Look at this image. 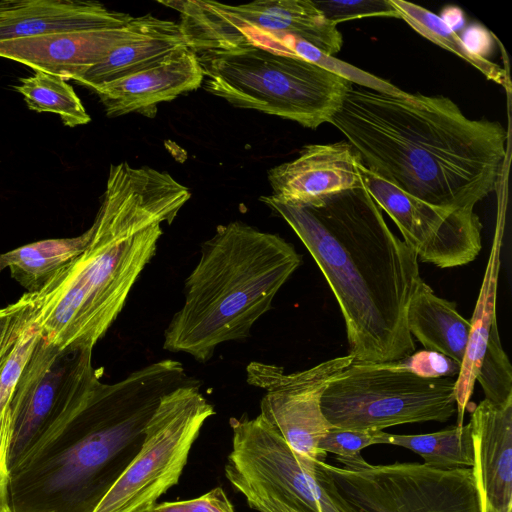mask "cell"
Here are the masks:
<instances>
[{
  "label": "cell",
  "mask_w": 512,
  "mask_h": 512,
  "mask_svg": "<svg viewBox=\"0 0 512 512\" xmlns=\"http://www.w3.org/2000/svg\"><path fill=\"white\" fill-rule=\"evenodd\" d=\"M370 171L430 205L459 209L496 190L508 133L468 118L450 98L393 96L350 85L330 122Z\"/></svg>",
  "instance_id": "6da1fadb"
},
{
  "label": "cell",
  "mask_w": 512,
  "mask_h": 512,
  "mask_svg": "<svg viewBox=\"0 0 512 512\" xmlns=\"http://www.w3.org/2000/svg\"><path fill=\"white\" fill-rule=\"evenodd\" d=\"M307 248L342 312L354 361L394 362L415 352L408 304L423 279L418 257L388 227L364 186L310 204L260 197Z\"/></svg>",
  "instance_id": "7a4b0ae2"
},
{
  "label": "cell",
  "mask_w": 512,
  "mask_h": 512,
  "mask_svg": "<svg viewBox=\"0 0 512 512\" xmlns=\"http://www.w3.org/2000/svg\"><path fill=\"white\" fill-rule=\"evenodd\" d=\"M190 197L166 171L111 165L87 245L36 293L41 337L60 349H93L154 257L161 224Z\"/></svg>",
  "instance_id": "3957f363"
},
{
  "label": "cell",
  "mask_w": 512,
  "mask_h": 512,
  "mask_svg": "<svg viewBox=\"0 0 512 512\" xmlns=\"http://www.w3.org/2000/svg\"><path fill=\"white\" fill-rule=\"evenodd\" d=\"M192 381L174 359L98 381L10 470V509L93 512L141 448L161 398Z\"/></svg>",
  "instance_id": "277c9868"
},
{
  "label": "cell",
  "mask_w": 512,
  "mask_h": 512,
  "mask_svg": "<svg viewBox=\"0 0 512 512\" xmlns=\"http://www.w3.org/2000/svg\"><path fill=\"white\" fill-rule=\"evenodd\" d=\"M301 263L278 234L239 220L217 226L185 280L184 304L164 331L163 348L206 363L220 344L245 340Z\"/></svg>",
  "instance_id": "5b68a950"
},
{
  "label": "cell",
  "mask_w": 512,
  "mask_h": 512,
  "mask_svg": "<svg viewBox=\"0 0 512 512\" xmlns=\"http://www.w3.org/2000/svg\"><path fill=\"white\" fill-rule=\"evenodd\" d=\"M203 88L242 109L316 129L330 122L351 85L317 64L255 48L195 53Z\"/></svg>",
  "instance_id": "8992f818"
},
{
  "label": "cell",
  "mask_w": 512,
  "mask_h": 512,
  "mask_svg": "<svg viewBox=\"0 0 512 512\" xmlns=\"http://www.w3.org/2000/svg\"><path fill=\"white\" fill-rule=\"evenodd\" d=\"M456 379L423 377L394 362L353 361L335 376L321 400L333 428L383 430L456 413Z\"/></svg>",
  "instance_id": "52a82bcc"
},
{
  "label": "cell",
  "mask_w": 512,
  "mask_h": 512,
  "mask_svg": "<svg viewBox=\"0 0 512 512\" xmlns=\"http://www.w3.org/2000/svg\"><path fill=\"white\" fill-rule=\"evenodd\" d=\"M179 13V27L194 53L225 49L244 38H258L269 49L286 35L325 55L338 53L343 37L313 0H257L230 5L210 0L158 1Z\"/></svg>",
  "instance_id": "ba28073f"
},
{
  "label": "cell",
  "mask_w": 512,
  "mask_h": 512,
  "mask_svg": "<svg viewBox=\"0 0 512 512\" xmlns=\"http://www.w3.org/2000/svg\"><path fill=\"white\" fill-rule=\"evenodd\" d=\"M214 407L196 380L165 394L141 448L93 512H139L177 485L191 448Z\"/></svg>",
  "instance_id": "9c48e42d"
},
{
  "label": "cell",
  "mask_w": 512,
  "mask_h": 512,
  "mask_svg": "<svg viewBox=\"0 0 512 512\" xmlns=\"http://www.w3.org/2000/svg\"><path fill=\"white\" fill-rule=\"evenodd\" d=\"M325 461L341 496L359 512H480L472 467L440 469L424 463L372 465L361 455Z\"/></svg>",
  "instance_id": "30bf717a"
},
{
  "label": "cell",
  "mask_w": 512,
  "mask_h": 512,
  "mask_svg": "<svg viewBox=\"0 0 512 512\" xmlns=\"http://www.w3.org/2000/svg\"><path fill=\"white\" fill-rule=\"evenodd\" d=\"M98 381L92 349H60L39 334L10 401V470Z\"/></svg>",
  "instance_id": "8fae6325"
},
{
  "label": "cell",
  "mask_w": 512,
  "mask_h": 512,
  "mask_svg": "<svg viewBox=\"0 0 512 512\" xmlns=\"http://www.w3.org/2000/svg\"><path fill=\"white\" fill-rule=\"evenodd\" d=\"M232 450L225 469L270 488L299 512H359L338 492L317 461L313 469L260 415L231 418Z\"/></svg>",
  "instance_id": "7c38bea8"
},
{
  "label": "cell",
  "mask_w": 512,
  "mask_h": 512,
  "mask_svg": "<svg viewBox=\"0 0 512 512\" xmlns=\"http://www.w3.org/2000/svg\"><path fill=\"white\" fill-rule=\"evenodd\" d=\"M354 361L350 355L286 374L283 367L258 361L246 367L248 384L262 388L260 416L302 458L325 461L321 439L333 428L322 411V396L332 379Z\"/></svg>",
  "instance_id": "4fadbf2b"
},
{
  "label": "cell",
  "mask_w": 512,
  "mask_h": 512,
  "mask_svg": "<svg viewBox=\"0 0 512 512\" xmlns=\"http://www.w3.org/2000/svg\"><path fill=\"white\" fill-rule=\"evenodd\" d=\"M364 188L399 228L404 242L424 262L451 268L479 254L482 224L473 207L445 209L430 205L379 177L363 164Z\"/></svg>",
  "instance_id": "5bb4252c"
},
{
  "label": "cell",
  "mask_w": 512,
  "mask_h": 512,
  "mask_svg": "<svg viewBox=\"0 0 512 512\" xmlns=\"http://www.w3.org/2000/svg\"><path fill=\"white\" fill-rule=\"evenodd\" d=\"M156 19L145 14L112 27L0 41V57L35 71L75 80L113 49L143 34Z\"/></svg>",
  "instance_id": "9a60e30c"
},
{
  "label": "cell",
  "mask_w": 512,
  "mask_h": 512,
  "mask_svg": "<svg viewBox=\"0 0 512 512\" xmlns=\"http://www.w3.org/2000/svg\"><path fill=\"white\" fill-rule=\"evenodd\" d=\"M361 158L348 141L309 144L299 156L268 170L272 197L288 204H310L362 186Z\"/></svg>",
  "instance_id": "2e32d148"
},
{
  "label": "cell",
  "mask_w": 512,
  "mask_h": 512,
  "mask_svg": "<svg viewBox=\"0 0 512 512\" xmlns=\"http://www.w3.org/2000/svg\"><path fill=\"white\" fill-rule=\"evenodd\" d=\"M469 423L480 512H511L512 401L498 405L482 400Z\"/></svg>",
  "instance_id": "e0dca14e"
},
{
  "label": "cell",
  "mask_w": 512,
  "mask_h": 512,
  "mask_svg": "<svg viewBox=\"0 0 512 512\" xmlns=\"http://www.w3.org/2000/svg\"><path fill=\"white\" fill-rule=\"evenodd\" d=\"M203 78L196 54L185 48L140 72L92 91L98 95L109 117L134 112L152 116L158 104L199 88Z\"/></svg>",
  "instance_id": "ac0fdd59"
},
{
  "label": "cell",
  "mask_w": 512,
  "mask_h": 512,
  "mask_svg": "<svg viewBox=\"0 0 512 512\" xmlns=\"http://www.w3.org/2000/svg\"><path fill=\"white\" fill-rule=\"evenodd\" d=\"M133 17L98 1L3 0L0 1V41L112 27L125 24Z\"/></svg>",
  "instance_id": "d6986e66"
},
{
  "label": "cell",
  "mask_w": 512,
  "mask_h": 512,
  "mask_svg": "<svg viewBox=\"0 0 512 512\" xmlns=\"http://www.w3.org/2000/svg\"><path fill=\"white\" fill-rule=\"evenodd\" d=\"M504 218L499 213L496 230L483 281L470 322V333L464 359L455 384L457 426L464 425V414L473 394L476 378L483 360L491 327L496 318V296L501 265Z\"/></svg>",
  "instance_id": "ffe728a7"
},
{
  "label": "cell",
  "mask_w": 512,
  "mask_h": 512,
  "mask_svg": "<svg viewBox=\"0 0 512 512\" xmlns=\"http://www.w3.org/2000/svg\"><path fill=\"white\" fill-rule=\"evenodd\" d=\"M185 48L188 47L179 24L157 18L143 34L113 49L103 60L73 81L93 90L140 72Z\"/></svg>",
  "instance_id": "44dd1931"
},
{
  "label": "cell",
  "mask_w": 512,
  "mask_h": 512,
  "mask_svg": "<svg viewBox=\"0 0 512 512\" xmlns=\"http://www.w3.org/2000/svg\"><path fill=\"white\" fill-rule=\"evenodd\" d=\"M406 323L410 334L428 351L440 353L461 366L470 322L459 314L454 302L438 297L422 281L408 304Z\"/></svg>",
  "instance_id": "7402d4cb"
},
{
  "label": "cell",
  "mask_w": 512,
  "mask_h": 512,
  "mask_svg": "<svg viewBox=\"0 0 512 512\" xmlns=\"http://www.w3.org/2000/svg\"><path fill=\"white\" fill-rule=\"evenodd\" d=\"M90 229L80 236L46 239L0 253V273L8 268L27 293H38L85 248Z\"/></svg>",
  "instance_id": "603a6c76"
},
{
  "label": "cell",
  "mask_w": 512,
  "mask_h": 512,
  "mask_svg": "<svg viewBox=\"0 0 512 512\" xmlns=\"http://www.w3.org/2000/svg\"><path fill=\"white\" fill-rule=\"evenodd\" d=\"M385 444L407 448L420 455L424 464L435 468H469L474 464V445L470 423L421 435L387 433Z\"/></svg>",
  "instance_id": "cb8c5ba5"
},
{
  "label": "cell",
  "mask_w": 512,
  "mask_h": 512,
  "mask_svg": "<svg viewBox=\"0 0 512 512\" xmlns=\"http://www.w3.org/2000/svg\"><path fill=\"white\" fill-rule=\"evenodd\" d=\"M403 19L417 33L447 49L478 69L488 80L506 86L505 70L498 64L471 51L458 34L442 18L417 4L389 0Z\"/></svg>",
  "instance_id": "d4e9b609"
},
{
  "label": "cell",
  "mask_w": 512,
  "mask_h": 512,
  "mask_svg": "<svg viewBox=\"0 0 512 512\" xmlns=\"http://www.w3.org/2000/svg\"><path fill=\"white\" fill-rule=\"evenodd\" d=\"M15 89L23 95L30 110L58 114L68 127L91 121L80 98L63 77L35 71L32 76L21 78Z\"/></svg>",
  "instance_id": "484cf974"
},
{
  "label": "cell",
  "mask_w": 512,
  "mask_h": 512,
  "mask_svg": "<svg viewBox=\"0 0 512 512\" xmlns=\"http://www.w3.org/2000/svg\"><path fill=\"white\" fill-rule=\"evenodd\" d=\"M476 381L480 383L485 399L498 405L512 401V367L502 348L497 322L491 327Z\"/></svg>",
  "instance_id": "4316f807"
},
{
  "label": "cell",
  "mask_w": 512,
  "mask_h": 512,
  "mask_svg": "<svg viewBox=\"0 0 512 512\" xmlns=\"http://www.w3.org/2000/svg\"><path fill=\"white\" fill-rule=\"evenodd\" d=\"M292 53L295 57L313 62L318 66L347 79L352 84L393 96H402L406 93L386 80L378 78L333 56L323 54L318 49L301 39L294 40L292 44Z\"/></svg>",
  "instance_id": "83f0119b"
},
{
  "label": "cell",
  "mask_w": 512,
  "mask_h": 512,
  "mask_svg": "<svg viewBox=\"0 0 512 512\" xmlns=\"http://www.w3.org/2000/svg\"><path fill=\"white\" fill-rule=\"evenodd\" d=\"M32 321L19 335L0 368V416L10 405L14 388L39 337Z\"/></svg>",
  "instance_id": "f1b7e54d"
},
{
  "label": "cell",
  "mask_w": 512,
  "mask_h": 512,
  "mask_svg": "<svg viewBox=\"0 0 512 512\" xmlns=\"http://www.w3.org/2000/svg\"><path fill=\"white\" fill-rule=\"evenodd\" d=\"M36 293H25L16 302L0 308V368L21 332L35 320Z\"/></svg>",
  "instance_id": "f546056e"
},
{
  "label": "cell",
  "mask_w": 512,
  "mask_h": 512,
  "mask_svg": "<svg viewBox=\"0 0 512 512\" xmlns=\"http://www.w3.org/2000/svg\"><path fill=\"white\" fill-rule=\"evenodd\" d=\"M313 2L336 25L341 22L365 17L400 18L397 10L389 0H313Z\"/></svg>",
  "instance_id": "4dcf8cb0"
},
{
  "label": "cell",
  "mask_w": 512,
  "mask_h": 512,
  "mask_svg": "<svg viewBox=\"0 0 512 512\" xmlns=\"http://www.w3.org/2000/svg\"><path fill=\"white\" fill-rule=\"evenodd\" d=\"M386 435L383 430L332 428L319 442V449L340 458H354L370 445L385 444Z\"/></svg>",
  "instance_id": "1f68e13d"
},
{
  "label": "cell",
  "mask_w": 512,
  "mask_h": 512,
  "mask_svg": "<svg viewBox=\"0 0 512 512\" xmlns=\"http://www.w3.org/2000/svg\"><path fill=\"white\" fill-rule=\"evenodd\" d=\"M232 486L246 499L248 506L259 512H299L280 499L270 488L225 469Z\"/></svg>",
  "instance_id": "d6a6232c"
},
{
  "label": "cell",
  "mask_w": 512,
  "mask_h": 512,
  "mask_svg": "<svg viewBox=\"0 0 512 512\" xmlns=\"http://www.w3.org/2000/svg\"><path fill=\"white\" fill-rule=\"evenodd\" d=\"M150 512H235L234 507L221 487L190 500L156 503Z\"/></svg>",
  "instance_id": "836d02e7"
},
{
  "label": "cell",
  "mask_w": 512,
  "mask_h": 512,
  "mask_svg": "<svg viewBox=\"0 0 512 512\" xmlns=\"http://www.w3.org/2000/svg\"><path fill=\"white\" fill-rule=\"evenodd\" d=\"M398 367L410 370L423 377H452L459 373L460 366L450 358L433 351L413 353L395 361Z\"/></svg>",
  "instance_id": "e575fe53"
},
{
  "label": "cell",
  "mask_w": 512,
  "mask_h": 512,
  "mask_svg": "<svg viewBox=\"0 0 512 512\" xmlns=\"http://www.w3.org/2000/svg\"><path fill=\"white\" fill-rule=\"evenodd\" d=\"M11 434L10 405L0 416V512L9 506L10 468L8 464V450Z\"/></svg>",
  "instance_id": "d590c367"
},
{
  "label": "cell",
  "mask_w": 512,
  "mask_h": 512,
  "mask_svg": "<svg viewBox=\"0 0 512 512\" xmlns=\"http://www.w3.org/2000/svg\"><path fill=\"white\" fill-rule=\"evenodd\" d=\"M1 512H14L10 509V507H6L5 509H3Z\"/></svg>",
  "instance_id": "8d00e7d4"
},
{
  "label": "cell",
  "mask_w": 512,
  "mask_h": 512,
  "mask_svg": "<svg viewBox=\"0 0 512 512\" xmlns=\"http://www.w3.org/2000/svg\"><path fill=\"white\" fill-rule=\"evenodd\" d=\"M139 512H150V511H149V508H147V509H144V510L139 511Z\"/></svg>",
  "instance_id": "74e56055"
}]
</instances>
